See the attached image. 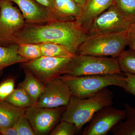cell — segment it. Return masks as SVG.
<instances>
[{
    "label": "cell",
    "mask_w": 135,
    "mask_h": 135,
    "mask_svg": "<svg viewBox=\"0 0 135 135\" xmlns=\"http://www.w3.org/2000/svg\"><path fill=\"white\" fill-rule=\"evenodd\" d=\"M88 36L76 20H55L41 23H26L13 36L12 43L51 42L64 46L72 53L77 54L80 46Z\"/></svg>",
    "instance_id": "obj_1"
},
{
    "label": "cell",
    "mask_w": 135,
    "mask_h": 135,
    "mask_svg": "<svg viewBox=\"0 0 135 135\" xmlns=\"http://www.w3.org/2000/svg\"><path fill=\"white\" fill-rule=\"evenodd\" d=\"M113 94L107 87L86 98H78L72 96L60 120L74 123L80 131L97 112L113 104Z\"/></svg>",
    "instance_id": "obj_2"
},
{
    "label": "cell",
    "mask_w": 135,
    "mask_h": 135,
    "mask_svg": "<svg viewBox=\"0 0 135 135\" xmlns=\"http://www.w3.org/2000/svg\"><path fill=\"white\" fill-rule=\"evenodd\" d=\"M70 88L72 96L83 98L92 96L104 88L117 86L124 89L126 78L124 73L75 76L64 74L59 77Z\"/></svg>",
    "instance_id": "obj_3"
},
{
    "label": "cell",
    "mask_w": 135,
    "mask_h": 135,
    "mask_svg": "<svg viewBox=\"0 0 135 135\" xmlns=\"http://www.w3.org/2000/svg\"><path fill=\"white\" fill-rule=\"evenodd\" d=\"M121 73L118 58L77 54L67 65L64 74L78 76Z\"/></svg>",
    "instance_id": "obj_4"
},
{
    "label": "cell",
    "mask_w": 135,
    "mask_h": 135,
    "mask_svg": "<svg viewBox=\"0 0 135 135\" xmlns=\"http://www.w3.org/2000/svg\"><path fill=\"white\" fill-rule=\"evenodd\" d=\"M127 31L88 36L77 54L118 58L127 46Z\"/></svg>",
    "instance_id": "obj_5"
},
{
    "label": "cell",
    "mask_w": 135,
    "mask_h": 135,
    "mask_svg": "<svg viewBox=\"0 0 135 135\" xmlns=\"http://www.w3.org/2000/svg\"><path fill=\"white\" fill-rule=\"evenodd\" d=\"M132 23L112 5L94 18L86 30L88 36L127 31Z\"/></svg>",
    "instance_id": "obj_6"
},
{
    "label": "cell",
    "mask_w": 135,
    "mask_h": 135,
    "mask_svg": "<svg viewBox=\"0 0 135 135\" xmlns=\"http://www.w3.org/2000/svg\"><path fill=\"white\" fill-rule=\"evenodd\" d=\"M26 23L23 16L19 8L13 3L1 0L0 5V46L12 44L15 34L23 27Z\"/></svg>",
    "instance_id": "obj_7"
},
{
    "label": "cell",
    "mask_w": 135,
    "mask_h": 135,
    "mask_svg": "<svg viewBox=\"0 0 135 135\" xmlns=\"http://www.w3.org/2000/svg\"><path fill=\"white\" fill-rule=\"evenodd\" d=\"M66 106L46 108L32 106L26 109L25 115L36 135H46L61 120Z\"/></svg>",
    "instance_id": "obj_8"
},
{
    "label": "cell",
    "mask_w": 135,
    "mask_h": 135,
    "mask_svg": "<svg viewBox=\"0 0 135 135\" xmlns=\"http://www.w3.org/2000/svg\"><path fill=\"white\" fill-rule=\"evenodd\" d=\"M71 59L42 56L35 60L22 63L24 69L29 70L45 84L63 75L66 68Z\"/></svg>",
    "instance_id": "obj_9"
},
{
    "label": "cell",
    "mask_w": 135,
    "mask_h": 135,
    "mask_svg": "<svg viewBox=\"0 0 135 135\" xmlns=\"http://www.w3.org/2000/svg\"><path fill=\"white\" fill-rule=\"evenodd\" d=\"M72 96L70 88L57 77L45 83L43 92L35 106L46 108L66 106Z\"/></svg>",
    "instance_id": "obj_10"
},
{
    "label": "cell",
    "mask_w": 135,
    "mask_h": 135,
    "mask_svg": "<svg viewBox=\"0 0 135 135\" xmlns=\"http://www.w3.org/2000/svg\"><path fill=\"white\" fill-rule=\"evenodd\" d=\"M126 118L124 110L111 105L105 107L95 114L90 123L83 131L82 135H105Z\"/></svg>",
    "instance_id": "obj_11"
},
{
    "label": "cell",
    "mask_w": 135,
    "mask_h": 135,
    "mask_svg": "<svg viewBox=\"0 0 135 135\" xmlns=\"http://www.w3.org/2000/svg\"><path fill=\"white\" fill-rule=\"evenodd\" d=\"M7 1L17 5L27 23H41L56 20L46 9L34 0Z\"/></svg>",
    "instance_id": "obj_12"
},
{
    "label": "cell",
    "mask_w": 135,
    "mask_h": 135,
    "mask_svg": "<svg viewBox=\"0 0 135 135\" xmlns=\"http://www.w3.org/2000/svg\"><path fill=\"white\" fill-rule=\"evenodd\" d=\"M113 0H87L82 7L80 16L76 20L86 32L94 18L113 5Z\"/></svg>",
    "instance_id": "obj_13"
},
{
    "label": "cell",
    "mask_w": 135,
    "mask_h": 135,
    "mask_svg": "<svg viewBox=\"0 0 135 135\" xmlns=\"http://www.w3.org/2000/svg\"><path fill=\"white\" fill-rule=\"evenodd\" d=\"M26 109L18 108L5 101H0V131L15 126Z\"/></svg>",
    "instance_id": "obj_14"
},
{
    "label": "cell",
    "mask_w": 135,
    "mask_h": 135,
    "mask_svg": "<svg viewBox=\"0 0 135 135\" xmlns=\"http://www.w3.org/2000/svg\"><path fill=\"white\" fill-rule=\"evenodd\" d=\"M18 45L15 44L0 46V76L5 68L28 61L18 54Z\"/></svg>",
    "instance_id": "obj_15"
},
{
    "label": "cell",
    "mask_w": 135,
    "mask_h": 135,
    "mask_svg": "<svg viewBox=\"0 0 135 135\" xmlns=\"http://www.w3.org/2000/svg\"><path fill=\"white\" fill-rule=\"evenodd\" d=\"M61 20H76L81 14L82 7L73 0H53Z\"/></svg>",
    "instance_id": "obj_16"
},
{
    "label": "cell",
    "mask_w": 135,
    "mask_h": 135,
    "mask_svg": "<svg viewBox=\"0 0 135 135\" xmlns=\"http://www.w3.org/2000/svg\"><path fill=\"white\" fill-rule=\"evenodd\" d=\"M24 69L25 74L24 79L19 83L18 86L26 90L36 105L39 97L43 92L45 84L36 78L29 70Z\"/></svg>",
    "instance_id": "obj_17"
},
{
    "label": "cell",
    "mask_w": 135,
    "mask_h": 135,
    "mask_svg": "<svg viewBox=\"0 0 135 135\" xmlns=\"http://www.w3.org/2000/svg\"><path fill=\"white\" fill-rule=\"evenodd\" d=\"M126 121L116 124L110 130L114 135H135V109L125 104Z\"/></svg>",
    "instance_id": "obj_18"
},
{
    "label": "cell",
    "mask_w": 135,
    "mask_h": 135,
    "mask_svg": "<svg viewBox=\"0 0 135 135\" xmlns=\"http://www.w3.org/2000/svg\"><path fill=\"white\" fill-rule=\"evenodd\" d=\"M38 44L42 56H44L73 59L77 55L70 52L64 46L57 44L43 42Z\"/></svg>",
    "instance_id": "obj_19"
},
{
    "label": "cell",
    "mask_w": 135,
    "mask_h": 135,
    "mask_svg": "<svg viewBox=\"0 0 135 135\" xmlns=\"http://www.w3.org/2000/svg\"><path fill=\"white\" fill-rule=\"evenodd\" d=\"M4 101L12 105L22 109L35 106V104L31 97L24 89L18 86Z\"/></svg>",
    "instance_id": "obj_20"
},
{
    "label": "cell",
    "mask_w": 135,
    "mask_h": 135,
    "mask_svg": "<svg viewBox=\"0 0 135 135\" xmlns=\"http://www.w3.org/2000/svg\"><path fill=\"white\" fill-rule=\"evenodd\" d=\"M121 71L124 73L135 74V51L124 50L118 57Z\"/></svg>",
    "instance_id": "obj_21"
},
{
    "label": "cell",
    "mask_w": 135,
    "mask_h": 135,
    "mask_svg": "<svg viewBox=\"0 0 135 135\" xmlns=\"http://www.w3.org/2000/svg\"><path fill=\"white\" fill-rule=\"evenodd\" d=\"M18 45V53L28 61L35 60L42 56L38 44L22 43Z\"/></svg>",
    "instance_id": "obj_22"
},
{
    "label": "cell",
    "mask_w": 135,
    "mask_h": 135,
    "mask_svg": "<svg viewBox=\"0 0 135 135\" xmlns=\"http://www.w3.org/2000/svg\"><path fill=\"white\" fill-rule=\"evenodd\" d=\"M113 5L132 23H135V0H113Z\"/></svg>",
    "instance_id": "obj_23"
},
{
    "label": "cell",
    "mask_w": 135,
    "mask_h": 135,
    "mask_svg": "<svg viewBox=\"0 0 135 135\" xmlns=\"http://www.w3.org/2000/svg\"><path fill=\"white\" fill-rule=\"evenodd\" d=\"M79 131L75 124L60 120L50 133V135H73Z\"/></svg>",
    "instance_id": "obj_24"
},
{
    "label": "cell",
    "mask_w": 135,
    "mask_h": 135,
    "mask_svg": "<svg viewBox=\"0 0 135 135\" xmlns=\"http://www.w3.org/2000/svg\"><path fill=\"white\" fill-rule=\"evenodd\" d=\"M15 126L17 131L18 135H35L33 129L27 119L24 113L21 114Z\"/></svg>",
    "instance_id": "obj_25"
},
{
    "label": "cell",
    "mask_w": 135,
    "mask_h": 135,
    "mask_svg": "<svg viewBox=\"0 0 135 135\" xmlns=\"http://www.w3.org/2000/svg\"><path fill=\"white\" fill-rule=\"evenodd\" d=\"M15 79L10 78L0 83V101H4L15 89Z\"/></svg>",
    "instance_id": "obj_26"
},
{
    "label": "cell",
    "mask_w": 135,
    "mask_h": 135,
    "mask_svg": "<svg viewBox=\"0 0 135 135\" xmlns=\"http://www.w3.org/2000/svg\"><path fill=\"white\" fill-rule=\"evenodd\" d=\"M39 5L46 9L52 15L54 18L57 20H61L56 9L53 0H34Z\"/></svg>",
    "instance_id": "obj_27"
},
{
    "label": "cell",
    "mask_w": 135,
    "mask_h": 135,
    "mask_svg": "<svg viewBox=\"0 0 135 135\" xmlns=\"http://www.w3.org/2000/svg\"><path fill=\"white\" fill-rule=\"evenodd\" d=\"M126 78V84L124 90L135 96V74L124 73Z\"/></svg>",
    "instance_id": "obj_28"
},
{
    "label": "cell",
    "mask_w": 135,
    "mask_h": 135,
    "mask_svg": "<svg viewBox=\"0 0 135 135\" xmlns=\"http://www.w3.org/2000/svg\"><path fill=\"white\" fill-rule=\"evenodd\" d=\"M127 46L135 51V23L131 24L127 30Z\"/></svg>",
    "instance_id": "obj_29"
},
{
    "label": "cell",
    "mask_w": 135,
    "mask_h": 135,
    "mask_svg": "<svg viewBox=\"0 0 135 135\" xmlns=\"http://www.w3.org/2000/svg\"><path fill=\"white\" fill-rule=\"evenodd\" d=\"M1 135H18L17 131L15 126L0 131Z\"/></svg>",
    "instance_id": "obj_30"
},
{
    "label": "cell",
    "mask_w": 135,
    "mask_h": 135,
    "mask_svg": "<svg viewBox=\"0 0 135 135\" xmlns=\"http://www.w3.org/2000/svg\"><path fill=\"white\" fill-rule=\"evenodd\" d=\"M73 1L75 2L78 5H79L80 7H82L84 4L86 3L87 0H73Z\"/></svg>",
    "instance_id": "obj_31"
},
{
    "label": "cell",
    "mask_w": 135,
    "mask_h": 135,
    "mask_svg": "<svg viewBox=\"0 0 135 135\" xmlns=\"http://www.w3.org/2000/svg\"><path fill=\"white\" fill-rule=\"evenodd\" d=\"M1 0H0V5H1Z\"/></svg>",
    "instance_id": "obj_32"
},
{
    "label": "cell",
    "mask_w": 135,
    "mask_h": 135,
    "mask_svg": "<svg viewBox=\"0 0 135 135\" xmlns=\"http://www.w3.org/2000/svg\"><path fill=\"white\" fill-rule=\"evenodd\" d=\"M0 135H1V133H0Z\"/></svg>",
    "instance_id": "obj_33"
}]
</instances>
